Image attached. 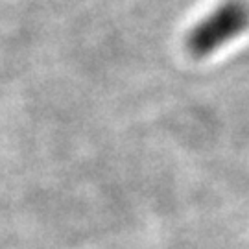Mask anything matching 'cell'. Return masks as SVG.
Returning a JSON list of instances; mask_svg holds the SVG:
<instances>
[{
  "instance_id": "1",
  "label": "cell",
  "mask_w": 249,
  "mask_h": 249,
  "mask_svg": "<svg viewBox=\"0 0 249 249\" xmlns=\"http://www.w3.org/2000/svg\"><path fill=\"white\" fill-rule=\"evenodd\" d=\"M249 28V6L242 0H229L190 30L187 50L194 57H207L229 45Z\"/></svg>"
}]
</instances>
